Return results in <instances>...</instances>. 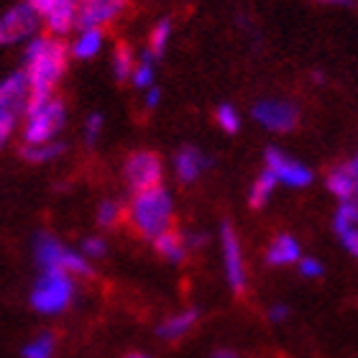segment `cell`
Segmentation results:
<instances>
[{
	"mask_svg": "<svg viewBox=\"0 0 358 358\" xmlns=\"http://www.w3.org/2000/svg\"><path fill=\"white\" fill-rule=\"evenodd\" d=\"M274 187H276L274 174L268 172V169H264V172L256 177L254 185H251V192H248V205H251L254 210L264 208V205L271 200V192H274Z\"/></svg>",
	"mask_w": 358,
	"mask_h": 358,
	"instance_id": "20",
	"label": "cell"
},
{
	"mask_svg": "<svg viewBox=\"0 0 358 358\" xmlns=\"http://www.w3.org/2000/svg\"><path fill=\"white\" fill-rule=\"evenodd\" d=\"M62 246L59 241L52 238V236H38L36 241V262L41 268H62L59 262H62Z\"/></svg>",
	"mask_w": 358,
	"mask_h": 358,
	"instance_id": "19",
	"label": "cell"
},
{
	"mask_svg": "<svg viewBox=\"0 0 358 358\" xmlns=\"http://www.w3.org/2000/svg\"><path fill=\"white\" fill-rule=\"evenodd\" d=\"M220 241H223V262H225V276L236 294L246 289V266H243V254H241L238 236L231 225L225 223L220 228Z\"/></svg>",
	"mask_w": 358,
	"mask_h": 358,
	"instance_id": "9",
	"label": "cell"
},
{
	"mask_svg": "<svg viewBox=\"0 0 358 358\" xmlns=\"http://www.w3.org/2000/svg\"><path fill=\"white\" fill-rule=\"evenodd\" d=\"M131 80H134V85L138 90H146L154 85V57H151L149 52H143L141 57V64L138 67H134V72H131Z\"/></svg>",
	"mask_w": 358,
	"mask_h": 358,
	"instance_id": "26",
	"label": "cell"
},
{
	"mask_svg": "<svg viewBox=\"0 0 358 358\" xmlns=\"http://www.w3.org/2000/svg\"><path fill=\"white\" fill-rule=\"evenodd\" d=\"M103 49V31L100 29H83L80 38L72 46V54L77 59H92L97 52Z\"/></svg>",
	"mask_w": 358,
	"mask_h": 358,
	"instance_id": "21",
	"label": "cell"
},
{
	"mask_svg": "<svg viewBox=\"0 0 358 358\" xmlns=\"http://www.w3.org/2000/svg\"><path fill=\"white\" fill-rule=\"evenodd\" d=\"M266 169L274 174L276 182L287 187H307L313 182V172L305 164H299L297 159H292L289 154H284L276 146L266 149Z\"/></svg>",
	"mask_w": 358,
	"mask_h": 358,
	"instance_id": "8",
	"label": "cell"
},
{
	"mask_svg": "<svg viewBox=\"0 0 358 358\" xmlns=\"http://www.w3.org/2000/svg\"><path fill=\"white\" fill-rule=\"evenodd\" d=\"M254 118L274 134H289L297 128L299 110L297 105L287 100H259L254 105Z\"/></svg>",
	"mask_w": 358,
	"mask_h": 358,
	"instance_id": "7",
	"label": "cell"
},
{
	"mask_svg": "<svg viewBox=\"0 0 358 358\" xmlns=\"http://www.w3.org/2000/svg\"><path fill=\"white\" fill-rule=\"evenodd\" d=\"M154 251H157L164 262L169 264H182L189 256V251H187V243H185V236L177 231H164V233H159V236H154Z\"/></svg>",
	"mask_w": 358,
	"mask_h": 358,
	"instance_id": "15",
	"label": "cell"
},
{
	"mask_svg": "<svg viewBox=\"0 0 358 358\" xmlns=\"http://www.w3.org/2000/svg\"><path fill=\"white\" fill-rule=\"evenodd\" d=\"M299 271H302V276H310V279H317V276H322V264L317 262V259H299Z\"/></svg>",
	"mask_w": 358,
	"mask_h": 358,
	"instance_id": "30",
	"label": "cell"
},
{
	"mask_svg": "<svg viewBox=\"0 0 358 358\" xmlns=\"http://www.w3.org/2000/svg\"><path fill=\"white\" fill-rule=\"evenodd\" d=\"M126 217V208L118 200H103L97 208V225L100 228H115Z\"/></svg>",
	"mask_w": 358,
	"mask_h": 358,
	"instance_id": "24",
	"label": "cell"
},
{
	"mask_svg": "<svg viewBox=\"0 0 358 358\" xmlns=\"http://www.w3.org/2000/svg\"><path fill=\"white\" fill-rule=\"evenodd\" d=\"M356 217L358 208L356 200H341L336 215H333V228H336L338 238L343 241V246L348 254H358V233H356Z\"/></svg>",
	"mask_w": 358,
	"mask_h": 358,
	"instance_id": "11",
	"label": "cell"
},
{
	"mask_svg": "<svg viewBox=\"0 0 358 358\" xmlns=\"http://www.w3.org/2000/svg\"><path fill=\"white\" fill-rule=\"evenodd\" d=\"M100 131H103V115H100V113H92L87 118V123H85V141H87V146H92V143L97 141Z\"/></svg>",
	"mask_w": 358,
	"mask_h": 358,
	"instance_id": "29",
	"label": "cell"
},
{
	"mask_svg": "<svg viewBox=\"0 0 358 358\" xmlns=\"http://www.w3.org/2000/svg\"><path fill=\"white\" fill-rule=\"evenodd\" d=\"M23 72L29 77V100L26 105H36L49 100L54 87L59 85L67 69V44L59 38H31L23 52Z\"/></svg>",
	"mask_w": 358,
	"mask_h": 358,
	"instance_id": "1",
	"label": "cell"
},
{
	"mask_svg": "<svg viewBox=\"0 0 358 358\" xmlns=\"http://www.w3.org/2000/svg\"><path fill=\"white\" fill-rule=\"evenodd\" d=\"M54 356V336L52 333H41L34 338L26 348H23V358H52Z\"/></svg>",
	"mask_w": 358,
	"mask_h": 358,
	"instance_id": "25",
	"label": "cell"
},
{
	"mask_svg": "<svg viewBox=\"0 0 358 358\" xmlns=\"http://www.w3.org/2000/svg\"><path fill=\"white\" fill-rule=\"evenodd\" d=\"M210 358H236V353H233V351H217V353H213Z\"/></svg>",
	"mask_w": 358,
	"mask_h": 358,
	"instance_id": "34",
	"label": "cell"
},
{
	"mask_svg": "<svg viewBox=\"0 0 358 358\" xmlns=\"http://www.w3.org/2000/svg\"><path fill=\"white\" fill-rule=\"evenodd\" d=\"M123 172H126V182L131 187V192H143V189L162 185L164 166H162L159 154H154V151H134L126 159Z\"/></svg>",
	"mask_w": 358,
	"mask_h": 358,
	"instance_id": "5",
	"label": "cell"
},
{
	"mask_svg": "<svg viewBox=\"0 0 358 358\" xmlns=\"http://www.w3.org/2000/svg\"><path fill=\"white\" fill-rule=\"evenodd\" d=\"M302 259V251H299V243L294 236H279V238L271 241V246L266 251V262L271 266H287V264H294Z\"/></svg>",
	"mask_w": 358,
	"mask_h": 358,
	"instance_id": "16",
	"label": "cell"
},
{
	"mask_svg": "<svg viewBox=\"0 0 358 358\" xmlns=\"http://www.w3.org/2000/svg\"><path fill=\"white\" fill-rule=\"evenodd\" d=\"M215 120H217V126L223 128L225 134H238V128H241V115L238 110L233 108V105H220L215 110Z\"/></svg>",
	"mask_w": 358,
	"mask_h": 358,
	"instance_id": "27",
	"label": "cell"
},
{
	"mask_svg": "<svg viewBox=\"0 0 358 358\" xmlns=\"http://www.w3.org/2000/svg\"><path fill=\"white\" fill-rule=\"evenodd\" d=\"M83 254L87 256V259H103L105 254H108V243H105L103 238H85L83 241Z\"/></svg>",
	"mask_w": 358,
	"mask_h": 358,
	"instance_id": "28",
	"label": "cell"
},
{
	"mask_svg": "<svg viewBox=\"0 0 358 358\" xmlns=\"http://www.w3.org/2000/svg\"><path fill=\"white\" fill-rule=\"evenodd\" d=\"M328 3H341V6H345V3H348V0H328Z\"/></svg>",
	"mask_w": 358,
	"mask_h": 358,
	"instance_id": "36",
	"label": "cell"
},
{
	"mask_svg": "<svg viewBox=\"0 0 358 358\" xmlns=\"http://www.w3.org/2000/svg\"><path fill=\"white\" fill-rule=\"evenodd\" d=\"M287 317H289V307L287 305H274L268 310V320L271 322H284Z\"/></svg>",
	"mask_w": 358,
	"mask_h": 358,
	"instance_id": "31",
	"label": "cell"
},
{
	"mask_svg": "<svg viewBox=\"0 0 358 358\" xmlns=\"http://www.w3.org/2000/svg\"><path fill=\"white\" fill-rule=\"evenodd\" d=\"M26 126H23V141L26 143H46L54 141L64 126V103L57 97H49L44 103L26 105Z\"/></svg>",
	"mask_w": 358,
	"mask_h": 358,
	"instance_id": "4",
	"label": "cell"
},
{
	"mask_svg": "<svg viewBox=\"0 0 358 358\" xmlns=\"http://www.w3.org/2000/svg\"><path fill=\"white\" fill-rule=\"evenodd\" d=\"M38 26V13L29 3H18L0 15V46L18 44L23 38L34 36Z\"/></svg>",
	"mask_w": 358,
	"mask_h": 358,
	"instance_id": "6",
	"label": "cell"
},
{
	"mask_svg": "<svg viewBox=\"0 0 358 358\" xmlns=\"http://www.w3.org/2000/svg\"><path fill=\"white\" fill-rule=\"evenodd\" d=\"M64 154V143L62 141H46V143H26L21 149V157L31 164H46L54 162Z\"/></svg>",
	"mask_w": 358,
	"mask_h": 358,
	"instance_id": "18",
	"label": "cell"
},
{
	"mask_svg": "<svg viewBox=\"0 0 358 358\" xmlns=\"http://www.w3.org/2000/svg\"><path fill=\"white\" fill-rule=\"evenodd\" d=\"M197 320H200V310H197V307H189L185 313L172 315L169 320L162 322L157 328V333H159V338H164V341H177V338H182L185 333H189Z\"/></svg>",
	"mask_w": 358,
	"mask_h": 358,
	"instance_id": "17",
	"label": "cell"
},
{
	"mask_svg": "<svg viewBox=\"0 0 358 358\" xmlns=\"http://www.w3.org/2000/svg\"><path fill=\"white\" fill-rule=\"evenodd\" d=\"M26 3H29V6L34 8V10H36L38 15H46V10L52 8L54 0H26Z\"/></svg>",
	"mask_w": 358,
	"mask_h": 358,
	"instance_id": "32",
	"label": "cell"
},
{
	"mask_svg": "<svg viewBox=\"0 0 358 358\" xmlns=\"http://www.w3.org/2000/svg\"><path fill=\"white\" fill-rule=\"evenodd\" d=\"M44 18H46V26H49L52 34L64 36L77 21V0H54Z\"/></svg>",
	"mask_w": 358,
	"mask_h": 358,
	"instance_id": "14",
	"label": "cell"
},
{
	"mask_svg": "<svg viewBox=\"0 0 358 358\" xmlns=\"http://www.w3.org/2000/svg\"><path fill=\"white\" fill-rule=\"evenodd\" d=\"M169 36H172V21H169V18H162V21L154 26V31H151L149 49H146V52H149L154 59H159V57L164 54L166 44H169Z\"/></svg>",
	"mask_w": 358,
	"mask_h": 358,
	"instance_id": "22",
	"label": "cell"
},
{
	"mask_svg": "<svg viewBox=\"0 0 358 358\" xmlns=\"http://www.w3.org/2000/svg\"><path fill=\"white\" fill-rule=\"evenodd\" d=\"M113 72L118 77L120 83H126L131 72H134V52H131V46L126 41H120L115 46V54H113Z\"/></svg>",
	"mask_w": 358,
	"mask_h": 358,
	"instance_id": "23",
	"label": "cell"
},
{
	"mask_svg": "<svg viewBox=\"0 0 358 358\" xmlns=\"http://www.w3.org/2000/svg\"><path fill=\"white\" fill-rule=\"evenodd\" d=\"M146 90H149V92H146V108H157L159 95H162V92H159V87H154V85H151V87H146Z\"/></svg>",
	"mask_w": 358,
	"mask_h": 358,
	"instance_id": "33",
	"label": "cell"
},
{
	"mask_svg": "<svg viewBox=\"0 0 358 358\" xmlns=\"http://www.w3.org/2000/svg\"><path fill=\"white\" fill-rule=\"evenodd\" d=\"M126 217L138 236L154 238V236L172 228V194L166 192L162 185L143 189V192H134L131 208H126Z\"/></svg>",
	"mask_w": 358,
	"mask_h": 358,
	"instance_id": "2",
	"label": "cell"
},
{
	"mask_svg": "<svg viewBox=\"0 0 358 358\" xmlns=\"http://www.w3.org/2000/svg\"><path fill=\"white\" fill-rule=\"evenodd\" d=\"M128 0H83V6L77 8V26L80 29H103L113 23L123 10Z\"/></svg>",
	"mask_w": 358,
	"mask_h": 358,
	"instance_id": "10",
	"label": "cell"
},
{
	"mask_svg": "<svg viewBox=\"0 0 358 358\" xmlns=\"http://www.w3.org/2000/svg\"><path fill=\"white\" fill-rule=\"evenodd\" d=\"M210 166V159L202 154L200 149L194 146H182V149L174 154V174H177L179 182H194L205 169Z\"/></svg>",
	"mask_w": 358,
	"mask_h": 358,
	"instance_id": "13",
	"label": "cell"
},
{
	"mask_svg": "<svg viewBox=\"0 0 358 358\" xmlns=\"http://www.w3.org/2000/svg\"><path fill=\"white\" fill-rule=\"evenodd\" d=\"M75 297V282L62 268H41L36 287L31 292V305L41 315L64 313Z\"/></svg>",
	"mask_w": 358,
	"mask_h": 358,
	"instance_id": "3",
	"label": "cell"
},
{
	"mask_svg": "<svg viewBox=\"0 0 358 358\" xmlns=\"http://www.w3.org/2000/svg\"><path fill=\"white\" fill-rule=\"evenodd\" d=\"M126 358H149V356H143V353H131V356H126Z\"/></svg>",
	"mask_w": 358,
	"mask_h": 358,
	"instance_id": "35",
	"label": "cell"
},
{
	"mask_svg": "<svg viewBox=\"0 0 358 358\" xmlns=\"http://www.w3.org/2000/svg\"><path fill=\"white\" fill-rule=\"evenodd\" d=\"M328 189L336 194L338 200H356L358 189V162L356 157L348 159L345 164L336 166L328 174Z\"/></svg>",
	"mask_w": 358,
	"mask_h": 358,
	"instance_id": "12",
	"label": "cell"
}]
</instances>
